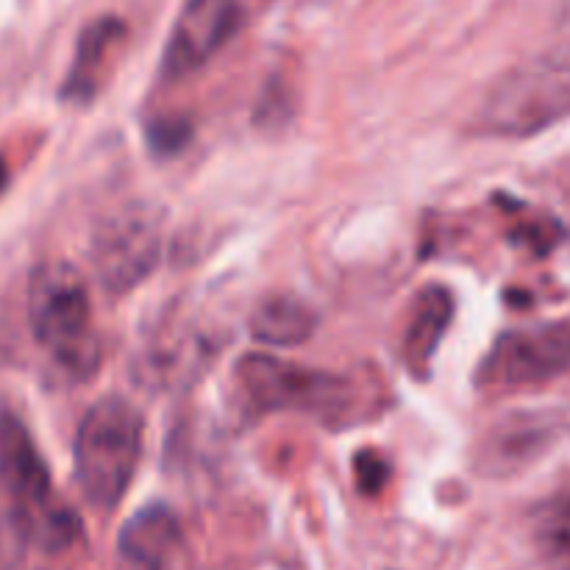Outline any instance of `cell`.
I'll use <instances>...</instances> for the list:
<instances>
[{
    "label": "cell",
    "mask_w": 570,
    "mask_h": 570,
    "mask_svg": "<svg viewBox=\"0 0 570 570\" xmlns=\"http://www.w3.org/2000/svg\"><path fill=\"white\" fill-rule=\"evenodd\" d=\"M532 546L549 570H570V490L554 493L532 512Z\"/></svg>",
    "instance_id": "13"
},
{
    "label": "cell",
    "mask_w": 570,
    "mask_h": 570,
    "mask_svg": "<svg viewBox=\"0 0 570 570\" xmlns=\"http://www.w3.org/2000/svg\"><path fill=\"white\" fill-rule=\"evenodd\" d=\"M28 321L37 343L72 376H92L100 365V343L92 323L89 289L76 265L42 262L28 284Z\"/></svg>",
    "instance_id": "2"
},
{
    "label": "cell",
    "mask_w": 570,
    "mask_h": 570,
    "mask_svg": "<svg viewBox=\"0 0 570 570\" xmlns=\"http://www.w3.org/2000/svg\"><path fill=\"white\" fill-rule=\"evenodd\" d=\"M454 295L443 284H429L415 295L404 340H401V354L415 379H426L432 371L434 354L454 321Z\"/></svg>",
    "instance_id": "9"
},
{
    "label": "cell",
    "mask_w": 570,
    "mask_h": 570,
    "mask_svg": "<svg viewBox=\"0 0 570 570\" xmlns=\"http://www.w3.org/2000/svg\"><path fill=\"white\" fill-rule=\"evenodd\" d=\"M570 111V48H557L507 72L479 109V128L529 137Z\"/></svg>",
    "instance_id": "4"
},
{
    "label": "cell",
    "mask_w": 570,
    "mask_h": 570,
    "mask_svg": "<svg viewBox=\"0 0 570 570\" xmlns=\"http://www.w3.org/2000/svg\"><path fill=\"white\" fill-rule=\"evenodd\" d=\"M354 473L362 493H379V490L387 484L390 465L384 462V456L376 454V451H362L354 460Z\"/></svg>",
    "instance_id": "16"
},
{
    "label": "cell",
    "mask_w": 570,
    "mask_h": 570,
    "mask_svg": "<svg viewBox=\"0 0 570 570\" xmlns=\"http://www.w3.org/2000/svg\"><path fill=\"white\" fill-rule=\"evenodd\" d=\"M181 543V527L170 507L148 504L122 527L120 554L139 570H165Z\"/></svg>",
    "instance_id": "10"
},
{
    "label": "cell",
    "mask_w": 570,
    "mask_h": 570,
    "mask_svg": "<svg viewBox=\"0 0 570 570\" xmlns=\"http://www.w3.org/2000/svg\"><path fill=\"white\" fill-rule=\"evenodd\" d=\"M122 37H126V22L117 20V17H100V20L89 22L78 37L70 72L61 83V98L70 100V104L92 100L100 89L104 65L109 61L111 50L122 42Z\"/></svg>",
    "instance_id": "11"
},
{
    "label": "cell",
    "mask_w": 570,
    "mask_h": 570,
    "mask_svg": "<svg viewBox=\"0 0 570 570\" xmlns=\"http://www.w3.org/2000/svg\"><path fill=\"white\" fill-rule=\"evenodd\" d=\"M0 479L14 495L17 510H31L53 499L50 473L20 421L0 417Z\"/></svg>",
    "instance_id": "8"
},
{
    "label": "cell",
    "mask_w": 570,
    "mask_h": 570,
    "mask_svg": "<svg viewBox=\"0 0 570 570\" xmlns=\"http://www.w3.org/2000/svg\"><path fill=\"white\" fill-rule=\"evenodd\" d=\"M570 365V332L560 326L515 332L499 340L490 351L479 379L488 387L543 382Z\"/></svg>",
    "instance_id": "7"
},
{
    "label": "cell",
    "mask_w": 570,
    "mask_h": 570,
    "mask_svg": "<svg viewBox=\"0 0 570 570\" xmlns=\"http://www.w3.org/2000/svg\"><path fill=\"white\" fill-rule=\"evenodd\" d=\"M17 527L42 551H65L81 538L78 515L56 499L31 510H17Z\"/></svg>",
    "instance_id": "14"
},
{
    "label": "cell",
    "mask_w": 570,
    "mask_h": 570,
    "mask_svg": "<svg viewBox=\"0 0 570 570\" xmlns=\"http://www.w3.org/2000/svg\"><path fill=\"white\" fill-rule=\"evenodd\" d=\"M3 181H6V165L0 161V187H3Z\"/></svg>",
    "instance_id": "17"
},
{
    "label": "cell",
    "mask_w": 570,
    "mask_h": 570,
    "mask_svg": "<svg viewBox=\"0 0 570 570\" xmlns=\"http://www.w3.org/2000/svg\"><path fill=\"white\" fill-rule=\"evenodd\" d=\"M239 0H187L161 53V78L178 81L209 65L243 28Z\"/></svg>",
    "instance_id": "6"
},
{
    "label": "cell",
    "mask_w": 570,
    "mask_h": 570,
    "mask_svg": "<svg viewBox=\"0 0 570 570\" xmlns=\"http://www.w3.org/2000/svg\"><path fill=\"white\" fill-rule=\"evenodd\" d=\"M142 412L122 395H106L83 412L72 443V471L89 507L111 512L128 493L142 456Z\"/></svg>",
    "instance_id": "1"
},
{
    "label": "cell",
    "mask_w": 570,
    "mask_h": 570,
    "mask_svg": "<svg viewBox=\"0 0 570 570\" xmlns=\"http://www.w3.org/2000/svg\"><path fill=\"white\" fill-rule=\"evenodd\" d=\"M237 382L256 412H304L321 417L326 426L354 423L367 395L343 373L315 371L271 354L243 356Z\"/></svg>",
    "instance_id": "3"
},
{
    "label": "cell",
    "mask_w": 570,
    "mask_h": 570,
    "mask_svg": "<svg viewBox=\"0 0 570 570\" xmlns=\"http://www.w3.org/2000/svg\"><path fill=\"white\" fill-rule=\"evenodd\" d=\"M193 137V126L178 117L156 120L148 126V145L154 154H178Z\"/></svg>",
    "instance_id": "15"
},
{
    "label": "cell",
    "mask_w": 570,
    "mask_h": 570,
    "mask_svg": "<svg viewBox=\"0 0 570 570\" xmlns=\"http://www.w3.org/2000/svg\"><path fill=\"white\" fill-rule=\"evenodd\" d=\"M161 254V217L150 206H128L100 226L92 267L109 293L122 295L150 276Z\"/></svg>",
    "instance_id": "5"
},
{
    "label": "cell",
    "mask_w": 570,
    "mask_h": 570,
    "mask_svg": "<svg viewBox=\"0 0 570 570\" xmlns=\"http://www.w3.org/2000/svg\"><path fill=\"white\" fill-rule=\"evenodd\" d=\"M250 337L271 348H295L315 334L317 315L295 295H271L254 309L248 321Z\"/></svg>",
    "instance_id": "12"
}]
</instances>
